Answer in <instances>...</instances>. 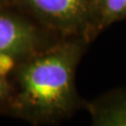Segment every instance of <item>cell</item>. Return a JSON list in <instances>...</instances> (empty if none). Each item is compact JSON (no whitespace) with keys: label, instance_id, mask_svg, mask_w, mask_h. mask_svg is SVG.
Returning a JSON list of instances; mask_svg holds the SVG:
<instances>
[{"label":"cell","instance_id":"obj_1","mask_svg":"<svg viewBox=\"0 0 126 126\" xmlns=\"http://www.w3.org/2000/svg\"><path fill=\"white\" fill-rule=\"evenodd\" d=\"M87 40L65 37L17 61L8 76L9 93L3 114L35 125L53 124L78 107L75 74Z\"/></svg>","mask_w":126,"mask_h":126},{"label":"cell","instance_id":"obj_2","mask_svg":"<svg viewBox=\"0 0 126 126\" xmlns=\"http://www.w3.org/2000/svg\"><path fill=\"white\" fill-rule=\"evenodd\" d=\"M41 25L63 37H83L88 41L95 0H7Z\"/></svg>","mask_w":126,"mask_h":126},{"label":"cell","instance_id":"obj_3","mask_svg":"<svg viewBox=\"0 0 126 126\" xmlns=\"http://www.w3.org/2000/svg\"><path fill=\"white\" fill-rule=\"evenodd\" d=\"M63 38L65 37L47 29L18 7L0 2V53L20 61Z\"/></svg>","mask_w":126,"mask_h":126},{"label":"cell","instance_id":"obj_4","mask_svg":"<svg viewBox=\"0 0 126 126\" xmlns=\"http://www.w3.org/2000/svg\"><path fill=\"white\" fill-rule=\"evenodd\" d=\"M91 111L96 125L126 126V97L100 100L91 106Z\"/></svg>","mask_w":126,"mask_h":126},{"label":"cell","instance_id":"obj_5","mask_svg":"<svg viewBox=\"0 0 126 126\" xmlns=\"http://www.w3.org/2000/svg\"><path fill=\"white\" fill-rule=\"evenodd\" d=\"M126 16V0H95L90 38L115 21Z\"/></svg>","mask_w":126,"mask_h":126},{"label":"cell","instance_id":"obj_6","mask_svg":"<svg viewBox=\"0 0 126 126\" xmlns=\"http://www.w3.org/2000/svg\"><path fill=\"white\" fill-rule=\"evenodd\" d=\"M17 60L13 56L7 53H0V74L8 77L13 70Z\"/></svg>","mask_w":126,"mask_h":126},{"label":"cell","instance_id":"obj_7","mask_svg":"<svg viewBox=\"0 0 126 126\" xmlns=\"http://www.w3.org/2000/svg\"><path fill=\"white\" fill-rule=\"evenodd\" d=\"M9 93V85L8 77L0 74V114H3L8 102Z\"/></svg>","mask_w":126,"mask_h":126},{"label":"cell","instance_id":"obj_8","mask_svg":"<svg viewBox=\"0 0 126 126\" xmlns=\"http://www.w3.org/2000/svg\"><path fill=\"white\" fill-rule=\"evenodd\" d=\"M3 1H7V0H0V2H3Z\"/></svg>","mask_w":126,"mask_h":126}]
</instances>
